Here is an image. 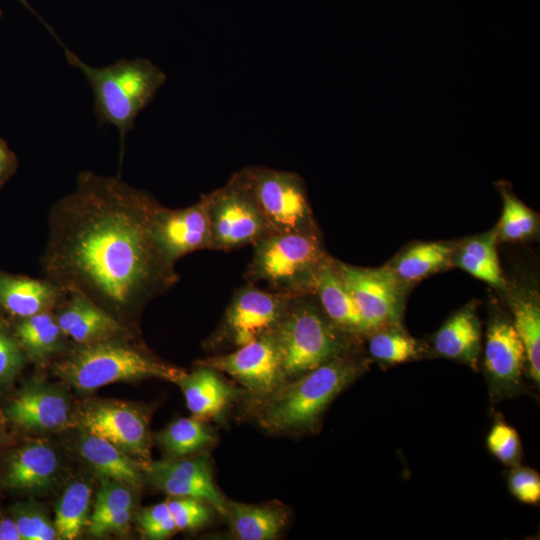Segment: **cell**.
I'll use <instances>...</instances> for the list:
<instances>
[{
  "label": "cell",
  "instance_id": "603a6c76",
  "mask_svg": "<svg viewBox=\"0 0 540 540\" xmlns=\"http://www.w3.org/2000/svg\"><path fill=\"white\" fill-rule=\"evenodd\" d=\"M497 242L496 228L455 242L450 266L458 267L495 289L506 292L508 285L500 267Z\"/></svg>",
  "mask_w": 540,
  "mask_h": 540
},
{
  "label": "cell",
  "instance_id": "1f68e13d",
  "mask_svg": "<svg viewBox=\"0 0 540 540\" xmlns=\"http://www.w3.org/2000/svg\"><path fill=\"white\" fill-rule=\"evenodd\" d=\"M503 199L501 218L496 225L498 241L516 242L532 238L538 232L537 214L519 200L505 181L497 183Z\"/></svg>",
  "mask_w": 540,
  "mask_h": 540
},
{
  "label": "cell",
  "instance_id": "7c38bea8",
  "mask_svg": "<svg viewBox=\"0 0 540 540\" xmlns=\"http://www.w3.org/2000/svg\"><path fill=\"white\" fill-rule=\"evenodd\" d=\"M199 364L230 375L260 400L286 383L274 332Z\"/></svg>",
  "mask_w": 540,
  "mask_h": 540
},
{
  "label": "cell",
  "instance_id": "ffe728a7",
  "mask_svg": "<svg viewBox=\"0 0 540 540\" xmlns=\"http://www.w3.org/2000/svg\"><path fill=\"white\" fill-rule=\"evenodd\" d=\"M313 294L338 328L357 337L366 335L359 309L341 279L333 257L329 256L321 266Z\"/></svg>",
  "mask_w": 540,
  "mask_h": 540
},
{
  "label": "cell",
  "instance_id": "cb8c5ba5",
  "mask_svg": "<svg viewBox=\"0 0 540 540\" xmlns=\"http://www.w3.org/2000/svg\"><path fill=\"white\" fill-rule=\"evenodd\" d=\"M455 242H416L401 250L385 267L399 284L408 288L441 270L450 268Z\"/></svg>",
  "mask_w": 540,
  "mask_h": 540
},
{
  "label": "cell",
  "instance_id": "3957f363",
  "mask_svg": "<svg viewBox=\"0 0 540 540\" xmlns=\"http://www.w3.org/2000/svg\"><path fill=\"white\" fill-rule=\"evenodd\" d=\"M54 373L75 389L88 392L120 381L160 378L178 383L186 372L130 344L127 337L76 345L53 364Z\"/></svg>",
  "mask_w": 540,
  "mask_h": 540
},
{
  "label": "cell",
  "instance_id": "2e32d148",
  "mask_svg": "<svg viewBox=\"0 0 540 540\" xmlns=\"http://www.w3.org/2000/svg\"><path fill=\"white\" fill-rule=\"evenodd\" d=\"M66 338L76 345L128 337L130 328L86 295L72 291L54 309Z\"/></svg>",
  "mask_w": 540,
  "mask_h": 540
},
{
  "label": "cell",
  "instance_id": "f546056e",
  "mask_svg": "<svg viewBox=\"0 0 540 540\" xmlns=\"http://www.w3.org/2000/svg\"><path fill=\"white\" fill-rule=\"evenodd\" d=\"M369 356L382 365H395L420 358L424 345L402 326L381 328L367 334Z\"/></svg>",
  "mask_w": 540,
  "mask_h": 540
},
{
  "label": "cell",
  "instance_id": "52a82bcc",
  "mask_svg": "<svg viewBox=\"0 0 540 540\" xmlns=\"http://www.w3.org/2000/svg\"><path fill=\"white\" fill-rule=\"evenodd\" d=\"M240 173L272 233L319 232L298 174L261 166L246 167Z\"/></svg>",
  "mask_w": 540,
  "mask_h": 540
},
{
  "label": "cell",
  "instance_id": "8fae6325",
  "mask_svg": "<svg viewBox=\"0 0 540 540\" xmlns=\"http://www.w3.org/2000/svg\"><path fill=\"white\" fill-rule=\"evenodd\" d=\"M79 424L84 432L123 450L143 470L152 462L148 420L134 405L122 401L92 403L81 410Z\"/></svg>",
  "mask_w": 540,
  "mask_h": 540
},
{
  "label": "cell",
  "instance_id": "8992f818",
  "mask_svg": "<svg viewBox=\"0 0 540 540\" xmlns=\"http://www.w3.org/2000/svg\"><path fill=\"white\" fill-rule=\"evenodd\" d=\"M329 256L320 232L272 233L253 244L245 279L252 284L264 282L276 292L313 294L318 272Z\"/></svg>",
  "mask_w": 540,
  "mask_h": 540
},
{
  "label": "cell",
  "instance_id": "277c9868",
  "mask_svg": "<svg viewBox=\"0 0 540 540\" xmlns=\"http://www.w3.org/2000/svg\"><path fill=\"white\" fill-rule=\"evenodd\" d=\"M63 47L67 61L85 75L93 90L99 122L112 124L118 129L122 159L126 134L133 127L139 112L165 83V73L143 58L121 59L106 67H92Z\"/></svg>",
  "mask_w": 540,
  "mask_h": 540
},
{
  "label": "cell",
  "instance_id": "6da1fadb",
  "mask_svg": "<svg viewBox=\"0 0 540 540\" xmlns=\"http://www.w3.org/2000/svg\"><path fill=\"white\" fill-rule=\"evenodd\" d=\"M158 206L120 175L81 172L75 189L49 212L45 278L66 293L86 295L128 327V319L179 279L152 233Z\"/></svg>",
  "mask_w": 540,
  "mask_h": 540
},
{
  "label": "cell",
  "instance_id": "ac0fdd59",
  "mask_svg": "<svg viewBox=\"0 0 540 540\" xmlns=\"http://www.w3.org/2000/svg\"><path fill=\"white\" fill-rule=\"evenodd\" d=\"M478 303L471 301L454 314L432 337L433 352L476 370L482 352V328Z\"/></svg>",
  "mask_w": 540,
  "mask_h": 540
},
{
  "label": "cell",
  "instance_id": "b9f144b4",
  "mask_svg": "<svg viewBox=\"0 0 540 540\" xmlns=\"http://www.w3.org/2000/svg\"><path fill=\"white\" fill-rule=\"evenodd\" d=\"M21 535L14 518L0 520V540H20Z\"/></svg>",
  "mask_w": 540,
  "mask_h": 540
},
{
  "label": "cell",
  "instance_id": "44dd1931",
  "mask_svg": "<svg viewBox=\"0 0 540 540\" xmlns=\"http://www.w3.org/2000/svg\"><path fill=\"white\" fill-rule=\"evenodd\" d=\"M177 384L187 408L200 419L220 417L239 392L221 377L219 371L201 364L190 374L186 373Z\"/></svg>",
  "mask_w": 540,
  "mask_h": 540
},
{
  "label": "cell",
  "instance_id": "7402d4cb",
  "mask_svg": "<svg viewBox=\"0 0 540 540\" xmlns=\"http://www.w3.org/2000/svg\"><path fill=\"white\" fill-rule=\"evenodd\" d=\"M58 469L59 459L54 449L44 442H32L12 455L4 481L13 489H45L55 481Z\"/></svg>",
  "mask_w": 540,
  "mask_h": 540
},
{
  "label": "cell",
  "instance_id": "4316f807",
  "mask_svg": "<svg viewBox=\"0 0 540 540\" xmlns=\"http://www.w3.org/2000/svg\"><path fill=\"white\" fill-rule=\"evenodd\" d=\"M239 540H273L286 528L288 512L273 504L227 503L226 515Z\"/></svg>",
  "mask_w": 540,
  "mask_h": 540
},
{
  "label": "cell",
  "instance_id": "4fadbf2b",
  "mask_svg": "<svg viewBox=\"0 0 540 540\" xmlns=\"http://www.w3.org/2000/svg\"><path fill=\"white\" fill-rule=\"evenodd\" d=\"M483 367L494 398L519 391L526 369L525 348L512 320L498 309L491 312L487 325Z\"/></svg>",
  "mask_w": 540,
  "mask_h": 540
},
{
  "label": "cell",
  "instance_id": "e0dca14e",
  "mask_svg": "<svg viewBox=\"0 0 540 540\" xmlns=\"http://www.w3.org/2000/svg\"><path fill=\"white\" fill-rule=\"evenodd\" d=\"M70 401L60 388L35 383L21 391L10 403L7 414L22 428L34 431H55L70 420Z\"/></svg>",
  "mask_w": 540,
  "mask_h": 540
},
{
  "label": "cell",
  "instance_id": "d4e9b609",
  "mask_svg": "<svg viewBox=\"0 0 540 540\" xmlns=\"http://www.w3.org/2000/svg\"><path fill=\"white\" fill-rule=\"evenodd\" d=\"M512 312V323L526 355V370L533 382L540 383V301L534 289L506 291Z\"/></svg>",
  "mask_w": 540,
  "mask_h": 540
},
{
  "label": "cell",
  "instance_id": "9c48e42d",
  "mask_svg": "<svg viewBox=\"0 0 540 540\" xmlns=\"http://www.w3.org/2000/svg\"><path fill=\"white\" fill-rule=\"evenodd\" d=\"M295 296L264 290L252 283L242 286L233 294L206 346L236 349L274 332Z\"/></svg>",
  "mask_w": 540,
  "mask_h": 540
},
{
  "label": "cell",
  "instance_id": "ba28073f",
  "mask_svg": "<svg viewBox=\"0 0 540 540\" xmlns=\"http://www.w3.org/2000/svg\"><path fill=\"white\" fill-rule=\"evenodd\" d=\"M207 198L212 250L232 251L272 234L240 171Z\"/></svg>",
  "mask_w": 540,
  "mask_h": 540
},
{
  "label": "cell",
  "instance_id": "7bdbcfd3",
  "mask_svg": "<svg viewBox=\"0 0 540 540\" xmlns=\"http://www.w3.org/2000/svg\"><path fill=\"white\" fill-rule=\"evenodd\" d=\"M2 16V11L0 10V17Z\"/></svg>",
  "mask_w": 540,
  "mask_h": 540
},
{
  "label": "cell",
  "instance_id": "d6a6232c",
  "mask_svg": "<svg viewBox=\"0 0 540 540\" xmlns=\"http://www.w3.org/2000/svg\"><path fill=\"white\" fill-rule=\"evenodd\" d=\"M489 452L507 466L521 461L522 446L517 431L505 422H495L486 439Z\"/></svg>",
  "mask_w": 540,
  "mask_h": 540
},
{
  "label": "cell",
  "instance_id": "83f0119b",
  "mask_svg": "<svg viewBox=\"0 0 540 540\" xmlns=\"http://www.w3.org/2000/svg\"><path fill=\"white\" fill-rule=\"evenodd\" d=\"M20 347L37 362H44L64 346L62 333L53 311L21 318L15 329Z\"/></svg>",
  "mask_w": 540,
  "mask_h": 540
},
{
  "label": "cell",
  "instance_id": "9a60e30c",
  "mask_svg": "<svg viewBox=\"0 0 540 540\" xmlns=\"http://www.w3.org/2000/svg\"><path fill=\"white\" fill-rule=\"evenodd\" d=\"M148 480L171 497H192L225 516L227 502L218 490L206 457L169 458L144 469Z\"/></svg>",
  "mask_w": 540,
  "mask_h": 540
},
{
  "label": "cell",
  "instance_id": "ab89813d",
  "mask_svg": "<svg viewBox=\"0 0 540 540\" xmlns=\"http://www.w3.org/2000/svg\"><path fill=\"white\" fill-rule=\"evenodd\" d=\"M134 509H124L114 513L91 515L88 522L90 535L102 537L128 530Z\"/></svg>",
  "mask_w": 540,
  "mask_h": 540
},
{
  "label": "cell",
  "instance_id": "8d00e7d4",
  "mask_svg": "<svg viewBox=\"0 0 540 540\" xmlns=\"http://www.w3.org/2000/svg\"><path fill=\"white\" fill-rule=\"evenodd\" d=\"M510 493L520 502L537 505L540 501V476L530 467L514 466L507 476Z\"/></svg>",
  "mask_w": 540,
  "mask_h": 540
},
{
  "label": "cell",
  "instance_id": "f1b7e54d",
  "mask_svg": "<svg viewBox=\"0 0 540 540\" xmlns=\"http://www.w3.org/2000/svg\"><path fill=\"white\" fill-rule=\"evenodd\" d=\"M92 488L85 481H74L64 490L59 499L54 518L57 539H76L88 526Z\"/></svg>",
  "mask_w": 540,
  "mask_h": 540
},
{
  "label": "cell",
  "instance_id": "30bf717a",
  "mask_svg": "<svg viewBox=\"0 0 540 540\" xmlns=\"http://www.w3.org/2000/svg\"><path fill=\"white\" fill-rule=\"evenodd\" d=\"M335 264L359 309L366 335L381 328L402 326L407 290L399 284L385 265L378 268H364L336 259Z\"/></svg>",
  "mask_w": 540,
  "mask_h": 540
},
{
  "label": "cell",
  "instance_id": "484cf974",
  "mask_svg": "<svg viewBox=\"0 0 540 540\" xmlns=\"http://www.w3.org/2000/svg\"><path fill=\"white\" fill-rule=\"evenodd\" d=\"M81 457L103 478L140 488L142 476L139 464L111 442L84 432L78 443Z\"/></svg>",
  "mask_w": 540,
  "mask_h": 540
},
{
  "label": "cell",
  "instance_id": "e575fe53",
  "mask_svg": "<svg viewBox=\"0 0 540 540\" xmlns=\"http://www.w3.org/2000/svg\"><path fill=\"white\" fill-rule=\"evenodd\" d=\"M131 486L109 478H103L96 494L93 513L102 515L124 509H134L135 497Z\"/></svg>",
  "mask_w": 540,
  "mask_h": 540
},
{
  "label": "cell",
  "instance_id": "836d02e7",
  "mask_svg": "<svg viewBox=\"0 0 540 540\" xmlns=\"http://www.w3.org/2000/svg\"><path fill=\"white\" fill-rule=\"evenodd\" d=\"M166 502L177 530L203 526L211 519L214 510L208 503L192 497H172Z\"/></svg>",
  "mask_w": 540,
  "mask_h": 540
},
{
  "label": "cell",
  "instance_id": "5b68a950",
  "mask_svg": "<svg viewBox=\"0 0 540 540\" xmlns=\"http://www.w3.org/2000/svg\"><path fill=\"white\" fill-rule=\"evenodd\" d=\"M274 334L286 382L355 350L359 338L338 328L314 294L295 296Z\"/></svg>",
  "mask_w": 540,
  "mask_h": 540
},
{
  "label": "cell",
  "instance_id": "7a4b0ae2",
  "mask_svg": "<svg viewBox=\"0 0 540 540\" xmlns=\"http://www.w3.org/2000/svg\"><path fill=\"white\" fill-rule=\"evenodd\" d=\"M368 368L355 350L284 383L265 398L258 423L274 433L310 429L332 400Z\"/></svg>",
  "mask_w": 540,
  "mask_h": 540
},
{
  "label": "cell",
  "instance_id": "60d3db41",
  "mask_svg": "<svg viewBox=\"0 0 540 540\" xmlns=\"http://www.w3.org/2000/svg\"><path fill=\"white\" fill-rule=\"evenodd\" d=\"M17 167L15 154L10 150L6 142L0 138V185L13 175Z\"/></svg>",
  "mask_w": 540,
  "mask_h": 540
},
{
  "label": "cell",
  "instance_id": "d590c367",
  "mask_svg": "<svg viewBox=\"0 0 540 540\" xmlns=\"http://www.w3.org/2000/svg\"><path fill=\"white\" fill-rule=\"evenodd\" d=\"M138 522L148 539H165L177 530L166 501L144 508Z\"/></svg>",
  "mask_w": 540,
  "mask_h": 540
},
{
  "label": "cell",
  "instance_id": "4dcf8cb0",
  "mask_svg": "<svg viewBox=\"0 0 540 540\" xmlns=\"http://www.w3.org/2000/svg\"><path fill=\"white\" fill-rule=\"evenodd\" d=\"M161 447L172 457L193 454L215 441L213 429L198 417L178 418L157 435Z\"/></svg>",
  "mask_w": 540,
  "mask_h": 540
},
{
  "label": "cell",
  "instance_id": "74e56055",
  "mask_svg": "<svg viewBox=\"0 0 540 540\" xmlns=\"http://www.w3.org/2000/svg\"><path fill=\"white\" fill-rule=\"evenodd\" d=\"M21 538L24 540L57 539L54 524L44 513L36 509H22L14 518Z\"/></svg>",
  "mask_w": 540,
  "mask_h": 540
},
{
  "label": "cell",
  "instance_id": "f35d334b",
  "mask_svg": "<svg viewBox=\"0 0 540 540\" xmlns=\"http://www.w3.org/2000/svg\"><path fill=\"white\" fill-rule=\"evenodd\" d=\"M22 364L23 353L19 343L0 324V382L14 377Z\"/></svg>",
  "mask_w": 540,
  "mask_h": 540
},
{
  "label": "cell",
  "instance_id": "d6986e66",
  "mask_svg": "<svg viewBox=\"0 0 540 540\" xmlns=\"http://www.w3.org/2000/svg\"><path fill=\"white\" fill-rule=\"evenodd\" d=\"M66 294L46 278L34 279L0 272V308L20 319L53 311Z\"/></svg>",
  "mask_w": 540,
  "mask_h": 540
},
{
  "label": "cell",
  "instance_id": "5bb4252c",
  "mask_svg": "<svg viewBox=\"0 0 540 540\" xmlns=\"http://www.w3.org/2000/svg\"><path fill=\"white\" fill-rule=\"evenodd\" d=\"M152 233L163 255L173 264L191 252L211 249L207 194L186 208L169 209L159 204L152 219Z\"/></svg>",
  "mask_w": 540,
  "mask_h": 540
}]
</instances>
